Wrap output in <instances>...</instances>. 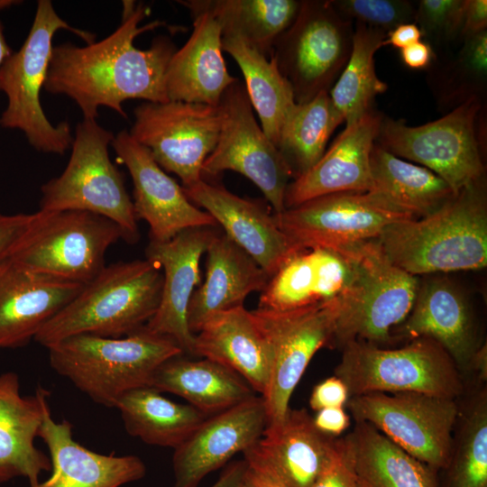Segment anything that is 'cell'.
Segmentation results:
<instances>
[{
	"label": "cell",
	"instance_id": "6da1fadb",
	"mask_svg": "<svg viewBox=\"0 0 487 487\" xmlns=\"http://www.w3.org/2000/svg\"><path fill=\"white\" fill-rule=\"evenodd\" d=\"M124 6L121 24L106 38L87 46L66 42L52 48L43 89L74 100L83 119L96 120L102 106L127 118L122 105L128 99L170 101L165 78L176 46L160 35L148 49H138L136 37L164 23L156 20L139 26L149 14L148 6L133 2Z\"/></svg>",
	"mask_w": 487,
	"mask_h": 487
},
{
	"label": "cell",
	"instance_id": "7a4b0ae2",
	"mask_svg": "<svg viewBox=\"0 0 487 487\" xmlns=\"http://www.w3.org/2000/svg\"><path fill=\"white\" fill-rule=\"evenodd\" d=\"M375 240L394 265L414 276L484 268L487 204L483 179L424 217L387 226Z\"/></svg>",
	"mask_w": 487,
	"mask_h": 487
},
{
	"label": "cell",
	"instance_id": "3957f363",
	"mask_svg": "<svg viewBox=\"0 0 487 487\" xmlns=\"http://www.w3.org/2000/svg\"><path fill=\"white\" fill-rule=\"evenodd\" d=\"M162 272L147 260L110 264L38 332L49 348L77 335L122 337L142 326L156 312Z\"/></svg>",
	"mask_w": 487,
	"mask_h": 487
},
{
	"label": "cell",
	"instance_id": "277c9868",
	"mask_svg": "<svg viewBox=\"0 0 487 487\" xmlns=\"http://www.w3.org/2000/svg\"><path fill=\"white\" fill-rule=\"evenodd\" d=\"M47 349L50 364L59 375L109 408L128 391L149 385L162 363L184 354L171 338L144 326L122 337L77 335Z\"/></svg>",
	"mask_w": 487,
	"mask_h": 487
},
{
	"label": "cell",
	"instance_id": "5b68a950",
	"mask_svg": "<svg viewBox=\"0 0 487 487\" xmlns=\"http://www.w3.org/2000/svg\"><path fill=\"white\" fill-rule=\"evenodd\" d=\"M60 30L69 31L87 44L95 34L69 25L55 11L50 0H40L29 33L18 51L0 67V92L7 104L0 115V126L19 130L38 152L62 155L71 147L70 125L52 124L41 104L52 51V39Z\"/></svg>",
	"mask_w": 487,
	"mask_h": 487
},
{
	"label": "cell",
	"instance_id": "8992f818",
	"mask_svg": "<svg viewBox=\"0 0 487 487\" xmlns=\"http://www.w3.org/2000/svg\"><path fill=\"white\" fill-rule=\"evenodd\" d=\"M114 137L96 120L79 122L66 168L41 188L39 210H78L105 216L119 225L124 241L134 244L139 231L133 200L108 152Z\"/></svg>",
	"mask_w": 487,
	"mask_h": 487
},
{
	"label": "cell",
	"instance_id": "52a82bcc",
	"mask_svg": "<svg viewBox=\"0 0 487 487\" xmlns=\"http://www.w3.org/2000/svg\"><path fill=\"white\" fill-rule=\"evenodd\" d=\"M342 348L335 374L345 383L350 396L415 392L455 400L463 392L458 367L430 338H415L399 348L364 341H352Z\"/></svg>",
	"mask_w": 487,
	"mask_h": 487
},
{
	"label": "cell",
	"instance_id": "ba28073f",
	"mask_svg": "<svg viewBox=\"0 0 487 487\" xmlns=\"http://www.w3.org/2000/svg\"><path fill=\"white\" fill-rule=\"evenodd\" d=\"M119 239L124 240L122 229L105 216L39 210L9 258L31 271L85 285L106 267V253Z\"/></svg>",
	"mask_w": 487,
	"mask_h": 487
},
{
	"label": "cell",
	"instance_id": "9c48e42d",
	"mask_svg": "<svg viewBox=\"0 0 487 487\" xmlns=\"http://www.w3.org/2000/svg\"><path fill=\"white\" fill-rule=\"evenodd\" d=\"M354 265L352 282L340 298L334 341L378 345L409 315L419 288L417 276L394 265L376 240L348 248Z\"/></svg>",
	"mask_w": 487,
	"mask_h": 487
},
{
	"label": "cell",
	"instance_id": "30bf717a",
	"mask_svg": "<svg viewBox=\"0 0 487 487\" xmlns=\"http://www.w3.org/2000/svg\"><path fill=\"white\" fill-rule=\"evenodd\" d=\"M481 110V98L473 96L443 117L422 125L382 118L377 144L433 171L457 195L483 179Z\"/></svg>",
	"mask_w": 487,
	"mask_h": 487
},
{
	"label": "cell",
	"instance_id": "8fae6325",
	"mask_svg": "<svg viewBox=\"0 0 487 487\" xmlns=\"http://www.w3.org/2000/svg\"><path fill=\"white\" fill-rule=\"evenodd\" d=\"M353 35V22L331 1H300L294 22L271 54L289 83L296 104L329 91L348 61Z\"/></svg>",
	"mask_w": 487,
	"mask_h": 487
},
{
	"label": "cell",
	"instance_id": "7c38bea8",
	"mask_svg": "<svg viewBox=\"0 0 487 487\" xmlns=\"http://www.w3.org/2000/svg\"><path fill=\"white\" fill-rule=\"evenodd\" d=\"M355 421L373 426L434 471L446 469L452 432L460 415L454 399L415 392L351 396L346 403Z\"/></svg>",
	"mask_w": 487,
	"mask_h": 487
},
{
	"label": "cell",
	"instance_id": "4fadbf2b",
	"mask_svg": "<svg viewBox=\"0 0 487 487\" xmlns=\"http://www.w3.org/2000/svg\"><path fill=\"white\" fill-rule=\"evenodd\" d=\"M222 124L217 142L202 166V176L238 172L264 195L274 214L285 210L292 170L258 124L244 85L237 79L219 103Z\"/></svg>",
	"mask_w": 487,
	"mask_h": 487
},
{
	"label": "cell",
	"instance_id": "5bb4252c",
	"mask_svg": "<svg viewBox=\"0 0 487 487\" xmlns=\"http://www.w3.org/2000/svg\"><path fill=\"white\" fill-rule=\"evenodd\" d=\"M133 115L130 135L150 152L163 170L176 174L183 188L203 179L202 166L221 129L219 106L143 102Z\"/></svg>",
	"mask_w": 487,
	"mask_h": 487
},
{
	"label": "cell",
	"instance_id": "9a60e30c",
	"mask_svg": "<svg viewBox=\"0 0 487 487\" xmlns=\"http://www.w3.org/2000/svg\"><path fill=\"white\" fill-rule=\"evenodd\" d=\"M272 216L298 249L342 250L377 239L394 223L417 219L370 191L329 194Z\"/></svg>",
	"mask_w": 487,
	"mask_h": 487
},
{
	"label": "cell",
	"instance_id": "2e32d148",
	"mask_svg": "<svg viewBox=\"0 0 487 487\" xmlns=\"http://www.w3.org/2000/svg\"><path fill=\"white\" fill-rule=\"evenodd\" d=\"M340 298L290 311L259 308L252 311L272 355L269 387L262 396L266 409V427L278 426L284 420L289 410L290 397L312 357L334 341Z\"/></svg>",
	"mask_w": 487,
	"mask_h": 487
},
{
	"label": "cell",
	"instance_id": "e0dca14e",
	"mask_svg": "<svg viewBox=\"0 0 487 487\" xmlns=\"http://www.w3.org/2000/svg\"><path fill=\"white\" fill-rule=\"evenodd\" d=\"M117 160L128 170L133 185V208L137 219L150 227V240L169 241L193 227L217 224L195 206L179 186L154 161L150 152L123 130L111 142Z\"/></svg>",
	"mask_w": 487,
	"mask_h": 487
},
{
	"label": "cell",
	"instance_id": "ac0fdd59",
	"mask_svg": "<svg viewBox=\"0 0 487 487\" xmlns=\"http://www.w3.org/2000/svg\"><path fill=\"white\" fill-rule=\"evenodd\" d=\"M212 228H188L165 242L150 240L145 250L146 260L162 271L163 281L159 307L144 327L171 338L184 354H193L188 308L200 284V259L216 234Z\"/></svg>",
	"mask_w": 487,
	"mask_h": 487
},
{
	"label": "cell",
	"instance_id": "d6986e66",
	"mask_svg": "<svg viewBox=\"0 0 487 487\" xmlns=\"http://www.w3.org/2000/svg\"><path fill=\"white\" fill-rule=\"evenodd\" d=\"M266 426L264 401L256 396L207 417L174 449L173 487H198L207 474L254 445Z\"/></svg>",
	"mask_w": 487,
	"mask_h": 487
},
{
	"label": "cell",
	"instance_id": "ffe728a7",
	"mask_svg": "<svg viewBox=\"0 0 487 487\" xmlns=\"http://www.w3.org/2000/svg\"><path fill=\"white\" fill-rule=\"evenodd\" d=\"M179 3L189 10L193 32L168 65V98L218 106L225 91L238 79L229 74L225 63L221 25L202 0Z\"/></svg>",
	"mask_w": 487,
	"mask_h": 487
},
{
	"label": "cell",
	"instance_id": "44dd1931",
	"mask_svg": "<svg viewBox=\"0 0 487 487\" xmlns=\"http://www.w3.org/2000/svg\"><path fill=\"white\" fill-rule=\"evenodd\" d=\"M382 118L372 108L346 125L318 161L288 185L285 207L334 193L371 191V153Z\"/></svg>",
	"mask_w": 487,
	"mask_h": 487
},
{
	"label": "cell",
	"instance_id": "7402d4cb",
	"mask_svg": "<svg viewBox=\"0 0 487 487\" xmlns=\"http://www.w3.org/2000/svg\"><path fill=\"white\" fill-rule=\"evenodd\" d=\"M335 440L317 429L305 409H289L280 424L266 427L244 452V460L287 487H311L330 460Z\"/></svg>",
	"mask_w": 487,
	"mask_h": 487
},
{
	"label": "cell",
	"instance_id": "603a6c76",
	"mask_svg": "<svg viewBox=\"0 0 487 487\" xmlns=\"http://www.w3.org/2000/svg\"><path fill=\"white\" fill-rule=\"evenodd\" d=\"M354 273L347 249H299L270 277L258 308L290 311L329 302L346 292Z\"/></svg>",
	"mask_w": 487,
	"mask_h": 487
},
{
	"label": "cell",
	"instance_id": "cb8c5ba5",
	"mask_svg": "<svg viewBox=\"0 0 487 487\" xmlns=\"http://www.w3.org/2000/svg\"><path fill=\"white\" fill-rule=\"evenodd\" d=\"M84 285L31 271L9 257L0 262V348L34 339Z\"/></svg>",
	"mask_w": 487,
	"mask_h": 487
},
{
	"label": "cell",
	"instance_id": "d4e9b609",
	"mask_svg": "<svg viewBox=\"0 0 487 487\" xmlns=\"http://www.w3.org/2000/svg\"><path fill=\"white\" fill-rule=\"evenodd\" d=\"M183 190L188 199L220 224L225 234L270 277L299 250L280 230L273 216L258 202L241 198L204 179Z\"/></svg>",
	"mask_w": 487,
	"mask_h": 487
},
{
	"label": "cell",
	"instance_id": "484cf974",
	"mask_svg": "<svg viewBox=\"0 0 487 487\" xmlns=\"http://www.w3.org/2000/svg\"><path fill=\"white\" fill-rule=\"evenodd\" d=\"M49 398L41 386L23 396L17 373L0 374V484L23 477L34 487L42 473L51 471L50 457L35 446Z\"/></svg>",
	"mask_w": 487,
	"mask_h": 487
},
{
	"label": "cell",
	"instance_id": "4316f807",
	"mask_svg": "<svg viewBox=\"0 0 487 487\" xmlns=\"http://www.w3.org/2000/svg\"><path fill=\"white\" fill-rule=\"evenodd\" d=\"M38 436L49 449L51 474L34 487H120L145 475V464L135 455H103L78 444L71 423L55 421L50 405Z\"/></svg>",
	"mask_w": 487,
	"mask_h": 487
},
{
	"label": "cell",
	"instance_id": "83f0119b",
	"mask_svg": "<svg viewBox=\"0 0 487 487\" xmlns=\"http://www.w3.org/2000/svg\"><path fill=\"white\" fill-rule=\"evenodd\" d=\"M193 354L217 362L265 394L271 372V350L252 311L244 306L209 317L195 334Z\"/></svg>",
	"mask_w": 487,
	"mask_h": 487
},
{
	"label": "cell",
	"instance_id": "f1b7e54d",
	"mask_svg": "<svg viewBox=\"0 0 487 487\" xmlns=\"http://www.w3.org/2000/svg\"><path fill=\"white\" fill-rule=\"evenodd\" d=\"M399 329L409 340L427 337L436 341L459 371H470L480 346L468 302L447 280L435 279L419 285L413 308Z\"/></svg>",
	"mask_w": 487,
	"mask_h": 487
},
{
	"label": "cell",
	"instance_id": "f546056e",
	"mask_svg": "<svg viewBox=\"0 0 487 487\" xmlns=\"http://www.w3.org/2000/svg\"><path fill=\"white\" fill-rule=\"evenodd\" d=\"M206 277L188 308L195 335L212 315L244 306L248 295L262 291L270 276L225 234H216L207 249Z\"/></svg>",
	"mask_w": 487,
	"mask_h": 487
},
{
	"label": "cell",
	"instance_id": "4dcf8cb0",
	"mask_svg": "<svg viewBox=\"0 0 487 487\" xmlns=\"http://www.w3.org/2000/svg\"><path fill=\"white\" fill-rule=\"evenodd\" d=\"M181 355L162 363L148 386L176 394L208 416L255 396L247 381L225 365L207 358L192 361Z\"/></svg>",
	"mask_w": 487,
	"mask_h": 487
},
{
	"label": "cell",
	"instance_id": "1f68e13d",
	"mask_svg": "<svg viewBox=\"0 0 487 487\" xmlns=\"http://www.w3.org/2000/svg\"><path fill=\"white\" fill-rule=\"evenodd\" d=\"M347 436L357 487H437L436 471L369 423L355 421Z\"/></svg>",
	"mask_w": 487,
	"mask_h": 487
},
{
	"label": "cell",
	"instance_id": "d6a6232c",
	"mask_svg": "<svg viewBox=\"0 0 487 487\" xmlns=\"http://www.w3.org/2000/svg\"><path fill=\"white\" fill-rule=\"evenodd\" d=\"M372 192L415 218L424 217L455 196L439 176L375 143L371 153Z\"/></svg>",
	"mask_w": 487,
	"mask_h": 487
},
{
	"label": "cell",
	"instance_id": "836d02e7",
	"mask_svg": "<svg viewBox=\"0 0 487 487\" xmlns=\"http://www.w3.org/2000/svg\"><path fill=\"white\" fill-rule=\"evenodd\" d=\"M222 49L238 64L245 90L261 127L277 147L280 131L296 106L289 83L270 59L235 34L222 33Z\"/></svg>",
	"mask_w": 487,
	"mask_h": 487
},
{
	"label": "cell",
	"instance_id": "e575fe53",
	"mask_svg": "<svg viewBox=\"0 0 487 487\" xmlns=\"http://www.w3.org/2000/svg\"><path fill=\"white\" fill-rule=\"evenodd\" d=\"M115 408L129 435L149 445L174 449L209 417L189 404L170 400L148 385L123 394Z\"/></svg>",
	"mask_w": 487,
	"mask_h": 487
},
{
	"label": "cell",
	"instance_id": "d590c367",
	"mask_svg": "<svg viewBox=\"0 0 487 487\" xmlns=\"http://www.w3.org/2000/svg\"><path fill=\"white\" fill-rule=\"evenodd\" d=\"M387 32L360 23L354 29L348 61L328 91L331 101L346 125L372 109L376 96L387 90L375 70L374 55L384 46Z\"/></svg>",
	"mask_w": 487,
	"mask_h": 487
},
{
	"label": "cell",
	"instance_id": "8d00e7d4",
	"mask_svg": "<svg viewBox=\"0 0 487 487\" xmlns=\"http://www.w3.org/2000/svg\"><path fill=\"white\" fill-rule=\"evenodd\" d=\"M221 25L270 57L278 39L294 22L297 0H202Z\"/></svg>",
	"mask_w": 487,
	"mask_h": 487
},
{
	"label": "cell",
	"instance_id": "74e56055",
	"mask_svg": "<svg viewBox=\"0 0 487 487\" xmlns=\"http://www.w3.org/2000/svg\"><path fill=\"white\" fill-rule=\"evenodd\" d=\"M343 122L326 91L307 103L296 104L280 131L277 143L294 179L318 161L326 152L331 134Z\"/></svg>",
	"mask_w": 487,
	"mask_h": 487
},
{
	"label": "cell",
	"instance_id": "f35d334b",
	"mask_svg": "<svg viewBox=\"0 0 487 487\" xmlns=\"http://www.w3.org/2000/svg\"><path fill=\"white\" fill-rule=\"evenodd\" d=\"M446 468L445 487H487V391L481 390L465 409Z\"/></svg>",
	"mask_w": 487,
	"mask_h": 487
},
{
	"label": "cell",
	"instance_id": "ab89813d",
	"mask_svg": "<svg viewBox=\"0 0 487 487\" xmlns=\"http://www.w3.org/2000/svg\"><path fill=\"white\" fill-rule=\"evenodd\" d=\"M437 75L439 100L450 107L473 96L481 98L486 85L487 31L464 37L455 59Z\"/></svg>",
	"mask_w": 487,
	"mask_h": 487
},
{
	"label": "cell",
	"instance_id": "60d3db41",
	"mask_svg": "<svg viewBox=\"0 0 487 487\" xmlns=\"http://www.w3.org/2000/svg\"><path fill=\"white\" fill-rule=\"evenodd\" d=\"M465 0H420L417 4L415 23L436 48L462 40Z\"/></svg>",
	"mask_w": 487,
	"mask_h": 487
},
{
	"label": "cell",
	"instance_id": "b9f144b4",
	"mask_svg": "<svg viewBox=\"0 0 487 487\" xmlns=\"http://www.w3.org/2000/svg\"><path fill=\"white\" fill-rule=\"evenodd\" d=\"M335 9L344 17L386 32L415 22L416 6L406 0H335Z\"/></svg>",
	"mask_w": 487,
	"mask_h": 487
},
{
	"label": "cell",
	"instance_id": "7bdbcfd3",
	"mask_svg": "<svg viewBox=\"0 0 487 487\" xmlns=\"http://www.w3.org/2000/svg\"><path fill=\"white\" fill-rule=\"evenodd\" d=\"M311 487H357L352 447L347 436L336 438L330 460Z\"/></svg>",
	"mask_w": 487,
	"mask_h": 487
},
{
	"label": "cell",
	"instance_id": "ee69618b",
	"mask_svg": "<svg viewBox=\"0 0 487 487\" xmlns=\"http://www.w3.org/2000/svg\"><path fill=\"white\" fill-rule=\"evenodd\" d=\"M345 383L337 376H332L317 383L310 395L309 406L315 411L326 408L343 407L349 400Z\"/></svg>",
	"mask_w": 487,
	"mask_h": 487
},
{
	"label": "cell",
	"instance_id": "f6af8a7d",
	"mask_svg": "<svg viewBox=\"0 0 487 487\" xmlns=\"http://www.w3.org/2000/svg\"><path fill=\"white\" fill-rule=\"evenodd\" d=\"M32 214H3L0 213V262L9 254L28 228Z\"/></svg>",
	"mask_w": 487,
	"mask_h": 487
},
{
	"label": "cell",
	"instance_id": "bcb514c9",
	"mask_svg": "<svg viewBox=\"0 0 487 487\" xmlns=\"http://www.w3.org/2000/svg\"><path fill=\"white\" fill-rule=\"evenodd\" d=\"M313 423L324 435L336 437L348 428L350 417L343 407L326 408L317 411Z\"/></svg>",
	"mask_w": 487,
	"mask_h": 487
},
{
	"label": "cell",
	"instance_id": "7dc6e473",
	"mask_svg": "<svg viewBox=\"0 0 487 487\" xmlns=\"http://www.w3.org/2000/svg\"><path fill=\"white\" fill-rule=\"evenodd\" d=\"M487 1L465 0L463 18L462 37L486 30Z\"/></svg>",
	"mask_w": 487,
	"mask_h": 487
},
{
	"label": "cell",
	"instance_id": "c3c4849f",
	"mask_svg": "<svg viewBox=\"0 0 487 487\" xmlns=\"http://www.w3.org/2000/svg\"><path fill=\"white\" fill-rule=\"evenodd\" d=\"M433 48L427 41H418L400 50L402 62L410 69H425L433 61Z\"/></svg>",
	"mask_w": 487,
	"mask_h": 487
},
{
	"label": "cell",
	"instance_id": "681fc988",
	"mask_svg": "<svg viewBox=\"0 0 487 487\" xmlns=\"http://www.w3.org/2000/svg\"><path fill=\"white\" fill-rule=\"evenodd\" d=\"M422 33L415 23H403L387 32L384 46L403 49L420 41Z\"/></svg>",
	"mask_w": 487,
	"mask_h": 487
},
{
	"label": "cell",
	"instance_id": "f907efd6",
	"mask_svg": "<svg viewBox=\"0 0 487 487\" xmlns=\"http://www.w3.org/2000/svg\"><path fill=\"white\" fill-rule=\"evenodd\" d=\"M246 469L245 460L231 464L211 487H242Z\"/></svg>",
	"mask_w": 487,
	"mask_h": 487
},
{
	"label": "cell",
	"instance_id": "816d5d0a",
	"mask_svg": "<svg viewBox=\"0 0 487 487\" xmlns=\"http://www.w3.org/2000/svg\"><path fill=\"white\" fill-rule=\"evenodd\" d=\"M242 487H287L275 477L247 464Z\"/></svg>",
	"mask_w": 487,
	"mask_h": 487
},
{
	"label": "cell",
	"instance_id": "f5cc1de1",
	"mask_svg": "<svg viewBox=\"0 0 487 487\" xmlns=\"http://www.w3.org/2000/svg\"><path fill=\"white\" fill-rule=\"evenodd\" d=\"M470 371H474L482 381L487 379V348L486 345H480L476 350L470 365Z\"/></svg>",
	"mask_w": 487,
	"mask_h": 487
},
{
	"label": "cell",
	"instance_id": "db71d44e",
	"mask_svg": "<svg viewBox=\"0 0 487 487\" xmlns=\"http://www.w3.org/2000/svg\"><path fill=\"white\" fill-rule=\"evenodd\" d=\"M12 53L13 51L6 41L4 26L0 21V67Z\"/></svg>",
	"mask_w": 487,
	"mask_h": 487
},
{
	"label": "cell",
	"instance_id": "11a10c76",
	"mask_svg": "<svg viewBox=\"0 0 487 487\" xmlns=\"http://www.w3.org/2000/svg\"><path fill=\"white\" fill-rule=\"evenodd\" d=\"M18 1L0 0V11L5 10L14 5H17Z\"/></svg>",
	"mask_w": 487,
	"mask_h": 487
}]
</instances>
